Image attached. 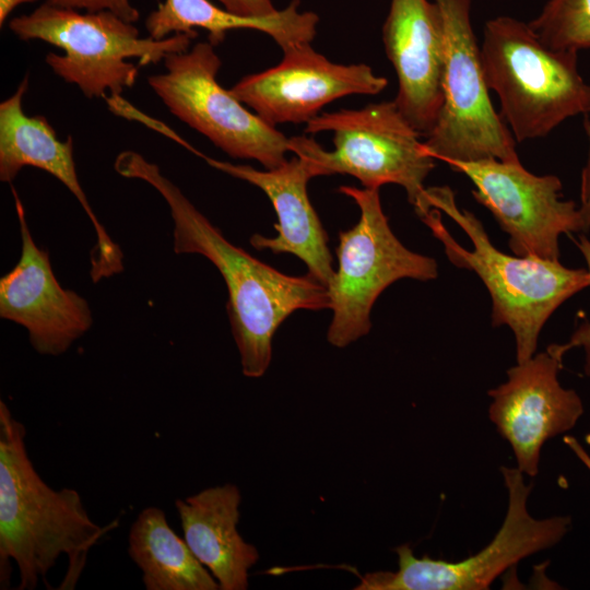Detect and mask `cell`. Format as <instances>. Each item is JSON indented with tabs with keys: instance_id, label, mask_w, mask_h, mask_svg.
Here are the masks:
<instances>
[{
	"instance_id": "cell-1",
	"label": "cell",
	"mask_w": 590,
	"mask_h": 590,
	"mask_svg": "<svg viewBox=\"0 0 590 590\" xmlns=\"http://www.w3.org/2000/svg\"><path fill=\"white\" fill-rule=\"evenodd\" d=\"M114 167L122 177L145 181L165 200L174 223L176 255H201L221 273L228 292L231 330L246 377L264 375L274 333L290 315L298 309L330 308L324 285L309 274H284L232 244L156 164L140 153H119Z\"/></svg>"
},
{
	"instance_id": "cell-2",
	"label": "cell",
	"mask_w": 590,
	"mask_h": 590,
	"mask_svg": "<svg viewBox=\"0 0 590 590\" xmlns=\"http://www.w3.org/2000/svg\"><path fill=\"white\" fill-rule=\"evenodd\" d=\"M26 429L0 401V585L10 586L11 565L19 590H33L61 555L69 569L60 589H72L87 552L113 528L92 520L78 491L49 486L26 449Z\"/></svg>"
},
{
	"instance_id": "cell-3",
	"label": "cell",
	"mask_w": 590,
	"mask_h": 590,
	"mask_svg": "<svg viewBox=\"0 0 590 590\" xmlns=\"http://www.w3.org/2000/svg\"><path fill=\"white\" fill-rule=\"evenodd\" d=\"M421 220L441 243L449 261L475 272L493 304V326L506 324L515 335L517 363L532 357L540 332L568 298L590 286L587 269L534 256H509L492 244L481 221L457 205L448 187H428Z\"/></svg>"
},
{
	"instance_id": "cell-4",
	"label": "cell",
	"mask_w": 590,
	"mask_h": 590,
	"mask_svg": "<svg viewBox=\"0 0 590 590\" xmlns=\"http://www.w3.org/2000/svg\"><path fill=\"white\" fill-rule=\"evenodd\" d=\"M480 52L487 87L498 95L499 114L517 143L590 113L578 52L547 47L529 23L506 15L486 21Z\"/></svg>"
},
{
	"instance_id": "cell-5",
	"label": "cell",
	"mask_w": 590,
	"mask_h": 590,
	"mask_svg": "<svg viewBox=\"0 0 590 590\" xmlns=\"http://www.w3.org/2000/svg\"><path fill=\"white\" fill-rule=\"evenodd\" d=\"M9 27L22 40H43L63 50V55L47 54V64L88 98L106 97L107 92L120 95L135 83L138 66L186 51L197 37L175 34L164 39L141 38L133 23L108 10L80 13L47 2L12 19Z\"/></svg>"
},
{
	"instance_id": "cell-6",
	"label": "cell",
	"mask_w": 590,
	"mask_h": 590,
	"mask_svg": "<svg viewBox=\"0 0 590 590\" xmlns=\"http://www.w3.org/2000/svg\"><path fill=\"white\" fill-rule=\"evenodd\" d=\"M327 131L333 134V151L311 137L294 135L288 138L290 152L308 157L318 176L351 175L368 189L399 185L417 216L423 213L424 181L435 168V158L394 101L323 113L305 127L309 134Z\"/></svg>"
},
{
	"instance_id": "cell-7",
	"label": "cell",
	"mask_w": 590,
	"mask_h": 590,
	"mask_svg": "<svg viewBox=\"0 0 590 590\" xmlns=\"http://www.w3.org/2000/svg\"><path fill=\"white\" fill-rule=\"evenodd\" d=\"M339 191L361 211L357 224L339 234V268L327 287L333 311L327 339L335 347H345L369 332L371 308L388 286L401 279L435 280L438 266L434 258L408 249L397 238L384 213L379 189L341 186Z\"/></svg>"
},
{
	"instance_id": "cell-8",
	"label": "cell",
	"mask_w": 590,
	"mask_h": 590,
	"mask_svg": "<svg viewBox=\"0 0 590 590\" xmlns=\"http://www.w3.org/2000/svg\"><path fill=\"white\" fill-rule=\"evenodd\" d=\"M442 14V106L424 148L435 160L519 162L516 140L491 101L471 23L472 0H434Z\"/></svg>"
},
{
	"instance_id": "cell-9",
	"label": "cell",
	"mask_w": 590,
	"mask_h": 590,
	"mask_svg": "<svg viewBox=\"0 0 590 590\" xmlns=\"http://www.w3.org/2000/svg\"><path fill=\"white\" fill-rule=\"evenodd\" d=\"M163 61L165 72L149 76L148 83L178 119L231 157L257 161L264 169L287 161L288 138L220 85L222 62L213 44L200 42Z\"/></svg>"
},
{
	"instance_id": "cell-10",
	"label": "cell",
	"mask_w": 590,
	"mask_h": 590,
	"mask_svg": "<svg viewBox=\"0 0 590 590\" xmlns=\"http://www.w3.org/2000/svg\"><path fill=\"white\" fill-rule=\"evenodd\" d=\"M508 507L494 539L480 552L459 562L416 557L409 544L398 546V569L361 578L357 590H484L521 559L550 548L571 528L569 516L533 518L527 508L533 484L518 468H500Z\"/></svg>"
},
{
	"instance_id": "cell-11",
	"label": "cell",
	"mask_w": 590,
	"mask_h": 590,
	"mask_svg": "<svg viewBox=\"0 0 590 590\" xmlns=\"http://www.w3.org/2000/svg\"><path fill=\"white\" fill-rule=\"evenodd\" d=\"M449 167L473 184V198L485 206L519 257L559 261V237L582 233L578 205L563 200V185L555 175L538 176L519 162L483 160L449 162Z\"/></svg>"
},
{
	"instance_id": "cell-12",
	"label": "cell",
	"mask_w": 590,
	"mask_h": 590,
	"mask_svg": "<svg viewBox=\"0 0 590 590\" xmlns=\"http://www.w3.org/2000/svg\"><path fill=\"white\" fill-rule=\"evenodd\" d=\"M388 85L364 63L341 64L311 44L283 50L282 60L239 80L229 91L267 123H307L321 109L349 95H377Z\"/></svg>"
},
{
	"instance_id": "cell-13",
	"label": "cell",
	"mask_w": 590,
	"mask_h": 590,
	"mask_svg": "<svg viewBox=\"0 0 590 590\" xmlns=\"http://www.w3.org/2000/svg\"><path fill=\"white\" fill-rule=\"evenodd\" d=\"M562 359L545 351L507 370V381L491 389L488 416L514 452L517 468L539 473L543 445L575 427L585 409L579 394L558 380Z\"/></svg>"
},
{
	"instance_id": "cell-14",
	"label": "cell",
	"mask_w": 590,
	"mask_h": 590,
	"mask_svg": "<svg viewBox=\"0 0 590 590\" xmlns=\"http://www.w3.org/2000/svg\"><path fill=\"white\" fill-rule=\"evenodd\" d=\"M11 188L22 244L19 261L0 279V317L24 327L38 354L58 356L91 329L93 314L84 297L58 282L49 252L36 245Z\"/></svg>"
},
{
	"instance_id": "cell-15",
	"label": "cell",
	"mask_w": 590,
	"mask_h": 590,
	"mask_svg": "<svg viewBox=\"0 0 590 590\" xmlns=\"http://www.w3.org/2000/svg\"><path fill=\"white\" fill-rule=\"evenodd\" d=\"M382 43L398 79L393 101L425 137L442 106L445 30L438 4L428 0H391L382 25Z\"/></svg>"
},
{
	"instance_id": "cell-16",
	"label": "cell",
	"mask_w": 590,
	"mask_h": 590,
	"mask_svg": "<svg viewBox=\"0 0 590 590\" xmlns=\"http://www.w3.org/2000/svg\"><path fill=\"white\" fill-rule=\"evenodd\" d=\"M27 76L15 93L0 104V180L12 182L22 168H39L63 184L76 198L96 235L91 251V279L94 283L111 278L123 270V253L94 213L80 184L73 157V140L61 141L43 116H27L23 96Z\"/></svg>"
},
{
	"instance_id": "cell-17",
	"label": "cell",
	"mask_w": 590,
	"mask_h": 590,
	"mask_svg": "<svg viewBox=\"0 0 590 590\" xmlns=\"http://www.w3.org/2000/svg\"><path fill=\"white\" fill-rule=\"evenodd\" d=\"M213 168L261 189L278 216L275 237L255 234L251 245L258 250L273 253H292L305 262L308 274L329 286L335 271L328 247V236L316 213L308 193L307 184L318 177L308 157L295 154L280 167L259 170L249 165H237L199 154Z\"/></svg>"
},
{
	"instance_id": "cell-18",
	"label": "cell",
	"mask_w": 590,
	"mask_h": 590,
	"mask_svg": "<svg viewBox=\"0 0 590 590\" xmlns=\"http://www.w3.org/2000/svg\"><path fill=\"white\" fill-rule=\"evenodd\" d=\"M240 503V491L231 483L175 502L186 543L221 590L247 589L249 569L259 560L256 546L237 530Z\"/></svg>"
},
{
	"instance_id": "cell-19",
	"label": "cell",
	"mask_w": 590,
	"mask_h": 590,
	"mask_svg": "<svg viewBox=\"0 0 590 590\" xmlns=\"http://www.w3.org/2000/svg\"><path fill=\"white\" fill-rule=\"evenodd\" d=\"M299 1L293 0L285 9L264 17L236 15L219 8L209 0H165L146 17L145 27L153 39L169 35L190 34L196 30L209 33L214 46L222 43L233 30H255L269 35L283 50L311 44L317 33L319 17L314 12H299Z\"/></svg>"
},
{
	"instance_id": "cell-20",
	"label": "cell",
	"mask_w": 590,
	"mask_h": 590,
	"mask_svg": "<svg viewBox=\"0 0 590 590\" xmlns=\"http://www.w3.org/2000/svg\"><path fill=\"white\" fill-rule=\"evenodd\" d=\"M128 555L146 590H219L214 576L169 526L163 509L140 511L128 534Z\"/></svg>"
},
{
	"instance_id": "cell-21",
	"label": "cell",
	"mask_w": 590,
	"mask_h": 590,
	"mask_svg": "<svg viewBox=\"0 0 590 590\" xmlns=\"http://www.w3.org/2000/svg\"><path fill=\"white\" fill-rule=\"evenodd\" d=\"M529 24L550 48L590 49V0H548Z\"/></svg>"
},
{
	"instance_id": "cell-22",
	"label": "cell",
	"mask_w": 590,
	"mask_h": 590,
	"mask_svg": "<svg viewBox=\"0 0 590 590\" xmlns=\"http://www.w3.org/2000/svg\"><path fill=\"white\" fill-rule=\"evenodd\" d=\"M575 245L581 252L586 264L587 270L590 274V240L586 235H579L578 239H574ZM575 347H580L585 352V365L583 370L587 376H590V320L585 318L575 329L571 337L566 343L563 344H551L547 346L546 351L556 356L559 359H563V356L570 350Z\"/></svg>"
},
{
	"instance_id": "cell-23",
	"label": "cell",
	"mask_w": 590,
	"mask_h": 590,
	"mask_svg": "<svg viewBox=\"0 0 590 590\" xmlns=\"http://www.w3.org/2000/svg\"><path fill=\"white\" fill-rule=\"evenodd\" d=\"M46 2L56 7L86 12L108 10L131 23L137 22L140 17V13L132 5L131 0H47Z\"/></svg>"
},
{
	"instance_id": "cell-24",
	"label": "cell",
	"mask_w": 590,
	"mask_h": 590,
	"mask_svg": "<svg viewBox=\"0 0 590 590\" xmlns=\"http://www.w3.org/2000/svg\"><path fill=\"white\" fill-rule=\"evenodd\" d=\"M224 9L231 13L247 17H264L274 14L278 10L271 0H219Z\"/></svg>"
},
{
	"instance_id": "cell-25",
	"label": "cell",
	"mask_w": 590,
	"mask_h": 590,
	"mask_svg": "<svg viewBox=\"0 0 590 590\" xmlns=\"http://www.w3.org/2000/svg\"><path fill=\"white\" fill-rule=\"evenodd\" d=\"M583 126L589 139V152L587 162L581 172L580 203L578 209L582 224V233H587L590 229V120L586 119Z\"/></svg>"
},
{
	"instance_id": "cell-26",
	"label": "cell",
	"mask_w": 590,
	"mask_h": 590,
	"mask_svg": "<svg viewBox=\"0 0 590 590\" xmlns=\"http://www.w3.org/2000/svg\"><path fill=\"white\" fill-rule=\"evenodd\" d=\"M565 445L574 452V455L582 462L590 471V455L582 445L573 436L564 437Z\"/></svg>"
},
{
	"instance_id": "cell-27",
	"label": "cell",
	"mask_w": 590,
	"mask_h": 590,
	"mask_svg": "<svg viewBox=\"0 0 590 590\" xmlns=\"http://www.w3.org/2000/svg\"><path fill=\"white\" fill-rule=\"evenodd\" d=\"M37 0H0V25L7 21L10 13L20 4L31 3Z\"/></svg>"
}]
</instances>
